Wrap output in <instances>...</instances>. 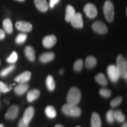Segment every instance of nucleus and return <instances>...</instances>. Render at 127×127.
<instances>
[{
    "label": "nucleus",
    "mask_w": 127,
    "mask_h": 127,
    "mask_svg": "<svg viewBox=\"0 0 127 127\" xmlns=\"http://www.w3.org/2000/svg\"><path fill=\"white\" fill-rule=\"evenodd\" d=\"M117 69H118L120 77L127 79V63L126 60L123 55H119L117 58V64H116Z\"/></svg>",
    "instance_id": "7ed1b4c3"
},
{
    "label": "nucleus",
    "mask_w": 127,
    "mask_h": 127,
    "mask_svg": "<svg viewBox=\"0 0 127 127\" xmlns=\"http://www.w3.org/2000/svg\"><path fill=\"white\" fill-rule=\"evenodd\" d=\"M106 120L109 124H113L115 121V117H114V111L110 109L107 112L106 114Z\"/></svg>",
    "instance_id": "c85d7f7f"
},
{
    "label": "nucleus",
    "mask_w": 127,
    "mask_h": 127,
    "mask_svg": "<svg viewBox=\"0 0 127 127\" xmlns=\"http://www.w3.org/2000/svg\"><path fill=\"white\" fill-rule=\"evenodd\" d=\"M17 60H18V54H17V52L13 51L11 53V54L8 57L7 61L9 63L14 64L17 61Z\"/></svg>",
    "instance_id": "7c9ffc66"
},
{
    "label": "nucleus",
    "mask_w": 127,
    "mask_h": 127,
    "mask_svg": "<svg viewBox=\"0 0 127 127\" xmlns=\"http://www.w3.org/2000/svg\"><path fill=\"white\" fill-rule=\"evenodd\" d=\"M60 0H50V2H49V7H50L51 8H53L54 7H55L56 5L59 3Z\"/></svg>",
    "instance_id": "f704fd0d"
},
{
    "label": "nucleus",
    "mask_w": 127,
    "mask_h": 127,
    "mask_svg": "<svg viewBox=\"0 0 127 127\" xmlns=\"http://www.w3.org/2000/svg\"><path fill=\"white\" fill-rule=\"evenodd\" d=\"M55 54L52 52H48L42 54L39 56V61L42 63H47L54 59Z\"/></svg>",
    "instance_id": "f3484780"
},
{
    "label": "nucleus",
    "mask_w": 127,
    "mask_h": 127,
    "mask_svg": "<svg viewBox=\"0 0 127 127\" xmlns=\"http://www.w3.org/2000/svg\"><path fill=\"white\" fill-rule=\"evenodd\" d=\"M35 110L32 107H29L25 109L23 117V120L25 123L29 124L34 115Z\"/></svg>",
    "instance_id": "ddd939ff"
},
{
    "label": "nucleus",
    "mask_w": 127,
    "mask_h": 127,
    "mask_svg": "<svg viewBox=\"0 0 127 127\" xmlns=\"http://www.w3.org/2000/svg\"><path fill=\"white\" fill-rule=\"evenodd\" d=\"M11 90V88L9 87L8 85L5 84L4 82L0 81V92L2 93H6L9 92Z\"/></svg>",
    "instance_id": "473e14b6"
},
{
    "label": "nucleus",
    "mask_w": 127,
    "mask_h": 127,
    "mask_svg": "<svg viewBox=\"0 0 127 127\" xmlns=\"http://www.w3.org/2000/svg\"><path fill=\"white\" fill-rule=\"evenodd\" d=\"M57 38L54 35L45 36L42 39V44L47 48H51L56 44Z\"/></svg>",
    "instance_id": "9b49d317"
},
{
    "label": "nucleus",
    "mask_w": 127,
    "mask_h": 127,
    "mask_svg": "<svg viewBox=\"0 0 127 127\" xmlns=\"http://www.w3.org/2000/svg\"><path fill=\"white\" fill-rule=\"evenodd\" d=\"M25 56L30 61H34L35 59V53L34 48L31 46H27L24 50Z\"/></svg>",
    "instance_id": "6ab92c4d"
},
{
    "label": "nucleus",
    "mask_w": 127,
    "mask_h": 127,
    "mask_svg": "<svg viewBox=\"0 0 127 127\" xmlns=\"http://www.w3.org/2000/svg\"><path fill=\"white\" fill-rule=\"evenodd\" d=\"M84 11L89 18H94L98 15V11L94 4L88 3L84 6Z\"/></svg>",
    "instance_id": "39448f33"
},
{
    "label": "nucleus",
    "mask_w": 127,
    "mask_h": 127,
    "mask_svg": "<svg viewBox=\"0 0 127 127\" xmlns=\"http://www.w3.org/2000/svg\"><path fill=\"white\" fill-rule=\"evenodd\" d=\"M34 4L36 8L41 12L47 11L49 8L47 0H34Z\"/></svg>",
    "instance_id": "4468645a"
},
{
    "label": "nucleus",
    "mask_w": 127,
    "mask_h": 127,
    "mask_svg": "<svg viewBox=\"0 0 127 127\" xmlns=\"http://www.w3.org/2000/svg\"><path fill=\"white\" fill-rule=\"evenodd\" d=\"M27 38V35L25 33H20L15 38V42L17 44H23Z\"/></svg>",
    "instance_id": "bb28decb"
},
{
    "label": "nucleus",
    "mask_w": 127,
    "mask_h": 127,
    "mask_svg": "<svg viewBox=\"0 0 127 127\" xmlns=\"http://www.w3.org/2000/svg\"><path fill=\"white\" fill-rule=\"evenodd\" d=\"M0 127H5L2 124H0Z\"/></svg>",
    "instance_id": "79ce46f5"
},
{
    "label": "nucleus",
    "mask_w": 127,
    "mask_h": 127,
    "mask_svg": "<svg viewBox=\"0 0 127 127\" xmlns=\"http://www.w3.org/2000/svg\"><path fill=\"white\" fill-rule=\"evenodd\" d=\"M31 73L30 71H26L23 72L20 75L17 76L14 79L15 81L18 83H27L28 81H29L30 79H31Z\"/></svg>",
    "instance_id": "f8f14e48"
},
{
    "label": "nucleus",
    "mask_w": 127,
    "mask_h": 127,
    "mask_svg": "<svg viewBox=\"0 0 127 127\" xmlns=\"http://www.w3.org/2000/svg\"><path fill=\"white\" fill-rule=\"evenodd\" d=\"M29 88V85L27 83H20L15 87L14 91L16 94L22 95L26 93Z\"/></svg>",
    "instance_id": "2eb2a0df"
},
{
    "label": "nucleus",
    "mask_w": 127,
    "mask_h": 127,
    "mask_svg": "<svg viewBox=\"0 0 127 127\" xmlns=\"http://www.w3.org/2000/svg\"><path fill=\"white\" fill-rule=\"evenodd\" d=\"M76 13L75 9L73 6L68 5L66 7V12L65 15V19L66 22H70L71 19Z\"/></svg>",
    "instance_id": "aec40b11"
},
{
    "label": "nucleus",
    "mask_w": 127,
    "mask_h": 127,
    "mask_svg": "<svg viewBox=\"0 0 127 127\" xmlns=\"http://www.w3.org/2000/svg\"><path fill=\"white\" fill-rule=\"evenodd\" d=\"M15 66L14 65H10L8 66L7 68H4V69L1 71V72H0V75L2 77H6V76L9 75V74L15 69Z\"/></svg>",
    "instance_id": "cd10ccee"
},
{
    "label": "nucleus",
    "mask_w": 127,
    "mask_h": 127,
    "mask_svg": "<svg viewBox=\"0 0 127 127\" xmlns=\"http://www.w3.org/2000/svg\"><path fill=\"white\" fill-rule=\"evenodd\" d=\"M2 27L4 31L8 34H11L13 32V25L11 20L9 18H6L3 21Z\"/></svg>",
    "instance_id": "412c9836"
},
{
    "label": "nucleus",
    "mask_w": 127,
    "mask_h": 127,
    "mask_svg": "<svg viewBox=\"0 0 127 127\" xmlns=\"http://www.w3.org/2000/svg\"><path fill=\"white\" fill-rule=\"evenodd\" d=\"M19 112V108L17 105H12L8 109L5 117L9 120H13L17 118Z\"/></svg>",
    "instance_id": "9d476101"
},
{
    "label": "nucleus",
    "mask_w": 127,
    "mask_h": 127,
    "mask_svg": "<svg viewBox=\"0 0 127 127\" xmlns=\"http://www.w3.org/2000/svg\"><path fill=\"white\" fill-rule=\"evenodd\" d=\"M54 127H64L63 125H60V124H57L55 125V126Z\"/></svg>",
    "instance_id": "4c0bfd02"
},
{
    "label": "nucleus",
    "mask_w": 127,
    "mask_h": 127,
    "mask_svg": "<svg viewBox=\"0 0 127 127\" xmlns=\"http://www.w3.org/2000/svg\"><path fill=\"white\" fill-rule=\"evenodd\" d=\"M5 37V32L4 31V30L0 28V40L4 39Z\"/></svg>",
    "instance_id": "e433bc0d"
},
{
    "label": "nucleus",
    "mask_w": 127,
    "mask_h": 127,
    "mask_svg": "<svg viewBox=\"0 0 127 127\" xmlns=\"http://www.w3.org/2000/svg\"><path fill=\"white\" fill-rule=\"evenodd\" d=\"M122 100H123V98H122L121 96H117V97L114 98L110 102L111 106L112 107H117L121 103Z\"/></svg>",
    "instance_id": "72a5a7b5"
},
{
    "label": "nucleus",
    "mask_w": 127,
    "mask_h": 127,
    "mask_svg": "<svg viewBox=\"0 0 127 127\" xmlns=\"http://www.w3.org/2000/svg\"><path fill=\"white\" fill-rule=\"evenodd\" d=\"M121 127H127V123H125V124H124L122 125Z\"/></svg>",
    "instance_id": "ea45409f"
},
{
    "label": "nucleus",
    "mask_w": 127,
    "mask_h": 127,
    "mask_svg": "<svg viewBox=\"0 0 127 127\" xmlns=\"http://www.w3.org/2000/svg\"><path fill=\"white\" fill-rule=\"evenodd\" d=\"M15 1H19V2H23V1H24L25 0H15Z\"/></svg>",
    "instance_id": "a19ab883"
},
{
    "label": "nucleus",
    "mask_w": 127,
    "mask_h": 127,
    "mask_svg": "<svg viewBox=\"0 0 127 127\" xmlns=\"http://www.w3.org/2000/svg\"><path fill=\"white\" fill-rule=\"evenodd\" d=\"M70 23L73 27L76 28H82L84 26L83 18L80 12L75 13L72 18L70 21Z\"/></svg>",
    "instance_id": "1a4fd4ad"
},
{
    "label": "nucleus",
    "mask_w": 127,
    "mask_h": 127,
    "mask_svg": "<svg viewBox=\"0 0 127 127\" xmlns=\"http://www.w3.org/2000/svg\"><path fill=\"white\" fill-rule=\"evenodd\" d=\"M99 94L103 97L109 98L111 95V91L109 89L103 88L99 90Z\"/></svg>",
    "instance_id": "2f4dec72"
},
{
    "label": "nucleus",
    "mask_w": 127,
    "mask_h": 127,
    "mask_svg": "<svg viewBox=\"0 0 127 127\" xmlns=\"http://www.w3.org/2000/svg\"><path fill=\"white\" fill-rule=\"evenodd\" d=\"M62 111L65 115L72 117H78L81 114V109L77 105L70 104H64L62 107Z\"/></svg>",
    "instance_id": "f03ea898"
},
{
    "label": "nucleus",
    "mask_w": 127,
    "mask_h": 127,
    "mask_svg": "<svg viewBox=\"0 0 127 127\" xmlns=\"http://www.w3.org/2000/svg\"><path fill=\"white\" fill-rule=\"evenodd\" d=\"M114 117H115V120L120 123H123L125 121V117L121 110H116L114 111Z\"/></svg>",
    "instance_id": "a878e982"
},
{
    "label": "nucleus",
    "mask_w": 127,
    "mask_h": 127,
    "mask_svg": "<svg viewBox=\"0 0 127 127\" xmlns=\"http://www.w3.org/2000/svg\"><path fill=\"white\" fill-rule=\"evenodd\" d=\"M94 31L100 34H105L108 32V28L105 24L101 21H95L92 25Z\"/></svg>",
    "instance_id": "0eeeda50"
},
{
    "label": "nucleus",
    "mask_w": 127,
    "mask_h": 127,
    "mask_svg": "<svg viewBox=\"0 0 127 127\" xmlns=\"http://www.w3.org/2000/svg\"><path fill=\"white\" fill-rule=\"evenodd\" d=\"M91 127H102V121L99 114L96 112H93L91 119Z\"/></svg>",
    "instance_id": "dca6fc26"
},
{
    "label": "nucleus",
    "mask_w": 127,
    "mask_h": 127,
    "mask_svg": "<svg viewBox=\"0 0 127 127\" xmlns=\"http://www.w3.org/2000/svg\"><path fill=\"white\" fill-rule=\"evenodd\" d=\"M107 74L110 80L113 82L118 81L120 78L118 69L115 65H110L108 66Z\"/></svg>",
    "instance_id": "423d86ee"
},
{
    "label": "nucleus",
    "mask_w": 127,
    "mask_h": 127,
    "mask_svg": "<svg viewBox=\"0 0 127 127\" xmlns=\"http://www.w3.org/2000/svg\"><path fill=\"white\" fill-rule=\"evenodd\" d=\"M83 67V61L81 59H78L75 62L74 64V69L77 72H79L82 70Z\"/></svg>",
    "instance_id": "c756f323"
},
{
    "label": "nucleus",
    "mask_w": 127,
    "mask_h": 127,
    "mask_svg": "<svg viewBox=\"0 0 127 127\" xmlns=\"http://www.w3.org/2000/svg\"><path fill=\"white\" fill-rule=\"evenodd\" d=\"M15 27L18 31L23 32H29L32 29V25L29 22L20 21L15 23Z\"/></svg>",
    "instance_id": "6e6552de"
},
{
    "label": "nucleus",
    "mask_w": 127,
    "mask_h": 127,
    "mask_svg": "<svg viewBox=\"0 0 127 127\" xmlns=\"http://www.w3.org/2000/svg\"><path fill=\"white\" fill-rule=\"evenodd\" d=\"M81 98V93L80 90L77 87H72L68 91L66 101L68 104L78 105Z\"/></svg>",
    "instance_id": "f257e3e1"
},
{
    "label": "nucleus",
    "mask_w": 127,
    "mask_h": 127,
    "mask_svg": "<svg viewBox=\"0 0 127 127\" xmlns=\"http://www.w3.org/2000/svg\"><path fill=\"white\" fill-rule=\"evenodd\" d=\"M79 127V126H77V127Z\"/></svg>",
    "instance_id": "37998d69"
},
{
    "label": "nucleus",
    "mask_w": 127,
    "mask_h": 127,
    "mask_svg": "<svg viewBox=\"0 0 127 127\" xmlns=\"http://www.w3.org/2000/svg\"><path fill=\"white\" fill-rule=\"evenodd\" d=\"M103 11L105 18L107 21L111 23L113 21L114 18V6L113 3L109 0H107L104 4L103 7Z\"/></svg>",
    "instance_id": "20e7f679"
},
{
    "label": "nucleus",
    "mask_w": 127,
    "mask_h": 127,
    "mask_svg": "<svg viewBox=\"0 0 127 127\" xmlns=\"http://www.w3.org/2000/svg\"><path fill=\"white\" fill-rule=\"evenodd\" d=\"M46 85H47V88L48 89L49 91H52L55 90V81L52 75H48L47 78H46Z\"/></svg>",
    "instance_id": "5701e85b"
},
{
    "label": "nucleus",
    "mask_w": 127,
    "mask_h": 127,
    "mask_svg": "<svg viewBox=\"0 0 127 127\" xmlns=\"http://www.w3.org/2000/svg\"><path fill=\"white\" fill-rule=\"evenodd\" d=\"M95 79L98 84L102 86H106L108 84L107 79L105 76L102 73H98L96 75H95Z\"/></svg>",
    "instance_id": "b1692460"
},
{
    "label": "nucleus",
    "mask_w": 127,
    "mask_h": 127,
    "mask_svg": "<svg viewBox=\"0 0 127 127\" xmlns=\"http://www.w3.org/2000/svg\"><path fill=\"white\" fill-rule=\"evenodd\" d=\"M46 115L50 118H54L57 115V112L55 109L52 106H48L45 109Z\"/></svg>",
    "instance_id": "393cba45"
},
{
    "label": "nucleus",
    "mask_w": 127,
    "mask_h": 127,
    "mask_svg": "<svg viewBox=\"0 0 127 127\" xmlns=\"http://www.w3.org/2000/svg\"><path fill=\"white\" fill-rule=\"evenodd\" d=\"M18 127H29V124L25 123L23 121V119L21 118L20 121H19Z\"/></svg>",
    "instance_id": "c9c22d12"
},
{
    "label": "nucleus",
    "mask_w": 127,
    "mask_h": 127,
    "mask_svg": "<svg viewBox=\"0 0 127 127\" xmlns=\"http://www.w3.org/2000/svg\"><path fill=\"white\" fill-rule=\"evenodd\" d=\"M40 95V92L37 89H34L30 91L27 95V99L29 102H31L34 101L37 99Z\"/></svg>",
    "instance_id": "a211bd4d"
},
{
    "label": "nucleus",
    "mask_w": 127,
    "mask_h": 127,
    "mask_svg": "<svg viewBox=\"0 0 127 127\" xmlns=\"http://www.w3.org/2000/svg\"><path fill=\"white\" fill-rule=\"evenodd\" d=\"M59 73H60V74H63V73H64V69H61V70L59 71Z\"/></svg>",
    "instance_id": "58836bf2"
},
{
    "label": "nucleus",
    "mask_w": 127,
    "mask_h": 127,
    "mask_svg": "<svg viewBox=\"0 0 127 127\" xmlns=\"http://www.w3.org/2000/svg\"><path fill=\"white\" fill-rule=\"evenodd\" d=\"M96 59L93 56H88L85 60V65L88 69H92L94 68L96 65Z\"/></svg>",
    "instance_id": "4be33fe9"
}]
</instances>
